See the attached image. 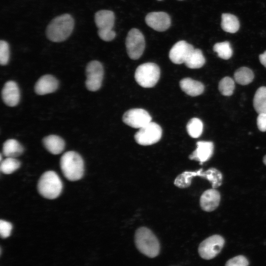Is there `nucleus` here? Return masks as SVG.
<instances>
[{
  "mask_svg": "<svg viewBox=\"0 0 266 266\" xmlns=\"http://www.w3.org/2000/svg\"><path fill=\"white\" fill-rule=\"evenodd\" d=\"M22 145L16 140L9 139L4 142L2 147V153L6 158H16L23 153Z\"/></svg>",
  "mask_w": 266,
  "mask_h": 266,
  "instance_id": "obj_21",
  "label": "nucleus"
},
{
  "mask_svg": "<svg viewBox=\"0 0 266 266\" xmlns=\"http://www.w3.org/2000/svg\"><path fill=\"white\" fill-rule=\"evenodd\" d=\"M205 62V60L202 51L199 49H194L184 64L190 68L196 69L201 67Z\"/></svg>",
  "mask_w": 266,
  "mask_h": 266,
  "instance_id": "obj_24",
  "label": "nucleus"
},
{
  "mask_svg": "<svg viewBox=\"0 0 266 266\" xmlns=\"http://www.w3.org/2000/svg\"><path fill=\"white\" fill-rule=\"evenodd\" d=\"M189 135L193 138L200 137L203 131V124L199 118H193L189 120L186 126Z\"/></svg>",
  "mask_w": 266,
  "mask_h": 266,
  "instance_id": "obj_26",
  "label": "nucleus"
},
{
  "mask_svg": "<svg viewBox=\"0 0 266 266\" xmlns=\"http://www.w3.org/2000/svg\"><path fill=\"white\" fill-rule=\"evenodd\" d=\"M45 148L51 153L58 155L61 153L65 146L64 140L60 136L51 134L43 139Z\"/></svg>",
  "mask_w": 266,
  "mask_h": 266,
  "instance_id": "obj_20",
  "label": "nucleus"
},
{
  "mask_svg": "<svg viewBox=\"0 0 266 266\" xmlns=\"http://www.w3.org/2000/svg\"><path fill=\"white\" fill-rule=\"evenodd\" d=\"M214 144L211 141H199L197 142V148L190 155L189 158L200 162V165L209 160L212 157Z\"/></svg>",
  "mask_w": 266,
  "mask_h": 266,
  "instance_id": "obj_15",
  "label": "nucleus"
},
{
  "mask_svg": "<svg viewBox=\"0 0 266 266\" xmlns=\"http://www.w3.org/2000/svg\"><path fill=\"white\" fill-rule=\"evenodd\" d=\"M261 63L266 68V51L259 55Z\"/></svg>",
  "mask_w": 266,
  "mask_h": 266,
  "instance_id": "obj_34",
  "label": "nucleus"
},
{
  "mask_svg": "<svg viewBox=\"0 0 266 266\" xmlns=\"http://www.w3.org/2000/svg\"><path fill=\"white\" fill-rule=\"evenodd\" d=\"M63 188L62 181L58 175L53 171H48L40 176L37 189L39 194L48 199H55L61 193Z\"/></svg>",
  "mask_w": 266,
  "mask_h": 266,
  "instance_id": "obj_5",
  "label": "nucleus"
},
{
  "mask_svg": "<svg viewBox=\"0 0 266 266\" xmlns=\"http://www.w3.org/2000/svg\"></svg>",
  "mask_w": 266,
  "mask_h": 266,
  "instance_id": "obj_37",
  "label": "nucleus"
},
{
  "mask_svg": "<svg viewBox=\"0 0 266 266\" xmlns=\"http://www.w3.org/2000/svg\"><path fill=\"white\" fill-rule=\"evenodd\" d=\"M58 85V81L55 77L46 74L37 81L34 86V91L37 95H44L56 91Z\"/></svg>",
  "mask_w": 266,
  "mask_h": 266,
  "instance_id": "obj_18",
  "label": "nucleus"
},
{
  "mask_svg": "<svg viewBox=\"0 0 266 266\" xmlns=\"http://www.w3.org/2000/svg\"><path fill=\"white\" fill-rule=\"evenodd\" d=\"M221 199L220 193L212 188L205 191L200 198V206L206 212L214 210L218 206Z\"/></svg>",
  "mask_w": 266,
  "mask_h": 266,
  "instance_id": "obj_17",
  "label": "nucleus"
},
{
  "mask_svg": "<svg viewBox=\"0 0 266 266\" xmlns=\"http://www.w3.org/2000/svg\"><path fill=\"white\" fill-rule=\"evenodd\" d=\"M145 46V39L141 32L137 29H132L126 39V46L129 57L133 60L139 59L144 52Z\"/></svg>",
  "mask_w": 266,
  "mask_h": 266,
  "instance_id": "obj_9",
  "label": "nucleus"
},
{
  "mask_svg": "<svg viewBox=\"0 0 266 266\" xmlns=\"http://www.w3.org/2000/svg\"><path fill=\"white\" fill-rule=\"evenodd\" d=\"M86 87L90 91H97L100 88L103 77V68L98 61L88 63L86 68Z\"/></svg>",
  "mask_w": 266,
  "mask_h": 266,
  "instance_id": "obj_11",
  "label": "nucleus"
},
{
  "mask_svg": "<svg viewBox=\"0 0 266 266\" xmlns=\"http://www.w3.org/2000/svg\"><path fill=\"white\" fill-rule=\"evenodd\" d=\"M160 77V67L153 63H146L139 66L134 73L135 81L144 88L154 87L158 82Z\"/></svg>",
  "mask_w": 266,
  "mask_h": 266,
  "instance_id": "obj_7",
  "label": "nucleus"
},
{
  "mask_svg": "<svg viewBox=\"0 0 266 266\" xmlns=\"http://www.w3.org/2000/svg\"><path fill=\"white\" fill-rule=\"evenodd\" d=\"M257 124L260 131L266 132V114H260L258 115L257 118Z\"/></svg>",
  "mask_w": 266,
  "mask_h": 266,
  "instance_id": "obj_33",
  "label": "nucleus"
},
{
  "mask_svg": "<svg viewBox=\"0 0 266 266\" xmlns=\"http://www.w3.org/2000/svg\"><path fill=\"white\" fill-rule=\"evenodd\" d=\"M195 48L193 46L184 40L177 42L169 51V58L175 64L184 63L189 55Z\"/></svg>",
  "mask_w": 266,
  "mask_h": 266,
  "instance_id": "obj_13",
  "label": "nucleus"
},
{
  "mask_svg": "<svg viewBox=\"0 0 266 266\" xmlns=\"http://www.w3.org/2000/svg\"><path fill=\"white\" fill-rule=\"evenodd\" d=\"M12 229V224L7 221L1 220L0 221V234L3 238L9 236Z\"/></svg>",
  "mask_w": 266,
  "mask_h": 266,
  "instance_id": "obj_32",
  "label": "nucleus"
},
{
  "mask_svg": "<svg viewBox=\"0 0 266 266\" xmlns=\"http://www.w3.org/2000/svg\"><path fill=\"white\" fill-rule=\"evenodd\" d=\"M95 22L98 28L99 37L105 41L112 40L116 36L113 30L115 22L114 13L108 10H101L95 15Z\"/></svg>",
  "mask_w": 266,
  "mask_h": 266,
  "instance_id": "obj_6",
  "label": "nucleus"
},
{
  "mask_svg": "<svg viewBox=\"0 0 266 266\" xmlns=\"http://www.w3.org/2000/svg\"><path fill=\"white\" fill-rule=\"evenodd\" d=\"M263 162L265 165H266V155L264 156L263 158Z\"/></svg>",
  "mask_w": 266,
  "mask_h": 266,
  "instance_id": "obj_35",
  "label": "nucleus"
},
{
  "mask_svg": "<svg viewBox=\"0 0 266 266\" xmlns=\"http://www.w3.org/2000/svg\"><path fill=\"white\" fill-rule=\"evenodd\" d=\"M218 88L222 95L230 96L233 94L235 88L234 81L230 77H225L220 81Z\"/></svg>",
  "mask_w": 266,
  "mask_h": 266,
  "instance_id": "obj_29",
  "label": "nucleus"
},
{
  "mask_svg": "<svg viewBox=\"0 0 266 266\" xmlns=\"http://www.w3.org/2000/svg\"><path fill=\"white\" fill-rule=\"evenodd\" d=\"M2 99L9 106L17 105L20 100V91L17 84L13 81L6 82L1 91Z\"/></svg>",
  "mask_w": 266,
  "mask_h": 266,
  "instance_id": "obj_16",
  "label": "nucleus"
},
{
  "mask_svg": "<svg viewBox=\"0 0 266 266\" xmlns=\"http://www.w3.org/2000/svg\"><path fill=\"white\" fill-rule=\"evenodd\" d=\"M254 78L253 71L247 67H241L234 73V79L239 84L246 85L250 83Z\"/></svg>",
  "mask_w": 266,
  "mask_h": 266,
  "instance_id": "obj_25",
  "label": "nucleus"
},
{
  "mask_svg": "<svg viewBox=\"0 0 266 266\" xmlns=\"http://www.w3.org/2000/svg\"></svg>",
  "mask_w": 266,
  "mask_h": 266,
  "instance_id": "obj_36",
  "label": "nucleus"
},
{
  "mask_svg": "<svg viewBox=\"0 0 266 266\" xmlns=\"http://www.w3.org/2000/svg\"><path fill=\"white\" fill-rule=\"evenodd\" d=\"M60 166L63 174L69 181L78 180L83 175V160L76 152L71 151L65 153L60 159Z\"/></svg>",
  "mask_w": 266,
  "mask_h": 266,
  "instance_id": "obj_3",
  "label": "nucleus"
},
{
  "mask_svg": "<svg viewBox=\"0 0 266 266\" xmlns=\"http://www.w3.org/2000/svg\"><path fill=\"white\" fill-rule=\"evenodd\" d=\"M10 52L8 43L5 40L0 41V63L2 66L7 64L9 59Z\"/></svg>",
  "mask_w": 266,
  "mask_h": 266,
  "instance_id": "obj_30",
  "label": "nucleus"
},
{
  "mask_svg": "<svg viewBox=\"0 0 266 266\" xmlns=\"http://www.w3.org/2000/svg\"><path fill=\"white\" fill-rule=\"evenodd\" d=\"M221 18V26L225 32L235 33L238 31L240 24L235 16L230 13H223Z\"/></svg>",
  "mask_w": 266,
  "mask_h": 266,
  "instance_id": "obj_22",
  "label": "nucleus"
},
{
  "mask_svg": "<svg viewBox=\"0 0 266 266\" xmlns=\"http://www.w3.org/2000/svg\"><path fill=\"white\" fill-rule=\"evenodd\" d=\"M122 119L126 125L133 128L140 129L151 122L152 117L143 109L133 108L126 111Z\"/></svg>",
  "mask_w": 266,
  "mask_h": 266,
  "instance_id": "obj_12",
  "label": "nucleus"
},
{
  "mask_svg": "<svg viewBox=\"0 0 266 266\" xmlns=\"http://www.w3.org/2000/svg\"><path fill=\"white\" fill-rule=\"evenodd\" d=\"M74 26L73 17L69 14H64L54 18L46 30L49 40L54 42L65 41L71 34Z\"/></svg>",
  "mask_w": 266,
  "mask_h": 266,
  "instance_id": "obj_1",
  "label": "nucleus"
},
{
  "mask_svg": "<svg viewBox=\"0 0 266 266\" xmlns=\"http://www.w3.org/2000/svg\"><path fill=\"white\" fill-rule=\"evenodd\" d=\"M196 176H200L208 180L212 187H217L222 182V173L217 169L211 167L203 172L202 168L195 171H185L178 175L174 180V183L180 188H186L190 186L192 178Z\"/></svg>",
  "mask_w": 266,
  "mask_h": 266,
  "instance_id": "obj_4",
  "label": "nucleus"
},
{
  "mask_svg": "<svg viewBox=\"0 0 266 266\" xmlns=\"http://www.w3.org/2000/svg\"><path fill=\"white\" fill-rule=\"evenodd\" d=\"M224 243L225 240L222 236L218 234L211 235L200 244L198 249L199 255L203 259H212L220 252Z\"/></svg>",
  "mask_w": 266,
  "mask_h": 266,
  "instance_id": "obj_10",
  "label": "nucleus"
},
{
  "mask_svg": "<svg viewBox=\"0 0 266 266\" xmlns=\"http://www.w3.org/2000/svg\"><path fill=\"white\" fill-rule=\"evenodd\" d=\"M20 166V162L15 158H6L1 161L0 171L6 174L13 173Z\"/></svg>",
  "mask_w": 266,
  "mask_h": 266,
  "instance_id": "obj_28",
  "label": "nucleus"
},
{
  "mask_svg": "<svg viewBox=\"0 0 266 266\" xmlns=\"http://www.w3.org/2000/svg\"><path fill=\"white\" fill-rule=\"evenodd\" d=\"M147 25L155 31L164 32L167 30L171 24L169 15L164 12H152L145 17Z\"/></svg>",
  "mask_w": 266,
  "mask_h": 266,
  "instance_id": "obj_14",
  "label": "nucleus"
},
{
  "mask_svg": "<svg viewBox=\"0 0 266 266\" xmlns=\"http://www.w3.org/2000/svg\"><path fill=\"white\" fill-rule=\"evenodd\" d=\"M253 106L259 114H266V87L262 86L257 89L253 99Z\"/></svg>",
  "mask_w": 266,
  "mask_h": 266,
  "instance_id": "obj_23",
  "label": "nucleus"
},
{
  "mask_svg": "<svg viewBox=\"0 0 266 266\" xmlns=\"http://www.w3.org/2000/svg\"><path fill=\"white\" fill-rule=\"evenodd\" d=\"M213 50L216 52L219 58L224 59H229L233 55V50L229 41L216 43L213 46Z\"/></svg>",
  "mask_w": 266,
  "mask_h": 266,
  "instance_id": "obj_27",
  "label": "nucleus"
},
{
  "mask_svg": "<svg viewBox=\"0 0 266 266\" xmlns=\"http://www.w3.org/2000/svg\"><path fill=\"white\" fill-rule=\"evenodd\" d=\"M179 84L182 91L192 97L199 96L204 92V86L203 84L200 81L190 78L182 79L180 80Z\"/></svg>",
  "mask_w": 266,
  "mask_h": 266,
  "instance_id": "obj_19",
  "label": "nucleus"
},
{
  "mask_svg": "<svg viewBox=\"0 0 266 266\" xmlns=\"http://www.w3.org/2000/svg\"><path fill=\"white\" fill-rule=\"evenodd\" d=\"M248 264L249 262L244 256L239 255L228 260L225 266H248Z\"/></svg>",
  "mask_w": 266,
  "mask_h": 266,
  "instance_id": "obj_31",
  "label": "nucleus"
},
{
  "mask_svg": "<svg viewBox=\"0 0 266 266\" xmlns=\"http://www.w3.org/2000/svg\"><path fill=\"white\" fill-rule=\"evenodd\" d=\"M162 130L157 123L150 122L139 129L134 134V139L139 145L147 146L158 142L161 138Z\"/></svg>",
  "mask_w": 266,
  "mask_h": 266,
  "instance_id": "obj_8",
  "label": "nucleus"
},
{
  "mask_svg": "<svg viewBox=\"0 0 266 266\" xmlns=\"http://www.w3.org/2000/svg\"><path fill=\"white\" fill-rule=\"evenodd\" d=\"M134 241L137 249L144 255L152 258L157 256L160 245L156 236L148 228L142 227L136 230Z\"/></svg>",
  "mask_w": 266,
  "mask_h": 266,
  "instance_id": "obj_2",
  "label": "nucleus"
}]
</instances>
